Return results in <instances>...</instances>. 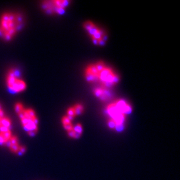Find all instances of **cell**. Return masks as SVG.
<instances>
[{
	"label": "cell",
	"mask_w": 180,
	"mask_h": 180,
	"mask_svg": "<svg viewBox=\"0 0 180 180\" xmlns=\"http://www.w3.org/2000/svg\"><path fill=\"white\" fill-rule=\"evenodd\" d=\"M25 19L21 14L7 11L0 15V39L11 42L24 28Z\"/></svg>",
	"instance_id": "6da1fadb"
},
{
	"label": "cell",
	"mask_w": 180,
	"mask_h": 180,
	"mask_svg": "<svg viewBox=\"0 0 180 180\" xmlns=\"http://www.w3.org/2000/svg\"><path fill=\"white\" fill-rule=\"evenodd\" d=\"M14 110L25 131L30 137L35 136L38 131L39 124L36 111L33 108L25 106L23 103L19 101L15 103Z\"/></svg>",
	"instance_id": "7a4b0ae2"
},
{
	"label": "cell",
	"mask_w": 180,
	"mask_h": 180,
	"mask_svg": "<svg viewBox=\"0 0 180 180\" xmlns=\"http://www.w3.org/2000/svg\"><path fill=\"white\" fill-rule=\"evenodd\" d=\"M5 86L8 92L14 95L24 93L27 89V83L16 68L9 69L5 76Z\"/></svg>",
	"instance_id": "3957f363"
},
{
	"label": "cell",
	"mask_w": 180,
	"mask_h": 180,
	"mask_svg": "<svg viewBox=\"0 0 180 180\" xmlns=\"http://www.w3.org/2000/svg\"><path fill=\"white\" fill-rule=\"evenodd\" d=\"M42 9L48 15H62L65 13L64 0L44 1L41 4Z\"/></svg>",
	"instance_id": "277c9868"
},
{
	"label": "cell",
	"mask_w": 180,
	"mask_h": 180,
	"mask_svg": "<svg viewBox=\"0 0 180 180\" xmlns=\"http://www.w3.org/2000/svg\"><path fill=\"white\" fill-rule=\"evenodd\" d=\"M7 146L8 147L10 152L15 155H22L26 152V147L20 144L18 137L15 135L11 138Z\"/></svg>",
	"instance_id": "5b68a950"
},
{
	"label": "cell",
	"mask_w": 180,
	"mask_h": 180,
	"mask_svg": "<svg viewBox=\"0 0 180 180\" xmlns=\"http://www.w3.org/2000/svg\"><path fill=\"white\" fill-rule=\"evenodd\" d=\"M12 121L5 113L2 105L0 103V131L12 129Z\"/></svg>",
	"instance_id": "8992f818"
},
{
	"label": "cell",
	"mask_w": 180,
	"mask_h": 180,
	"mask_svg": "<svg viewBox=\"0 0 180 180\" xmlns=\"http://www.w3.org/2000/svg\"><path fill=\"white\" fill-rule=\"evenodd\" d=\"M115 73L110 68L106 67L103 71L99 72V78L103 83L111 82Z\"/></svg>",
	"instance_id": "52a82bcc"
},
{
	"label": "cell",
	"mask_w": 180,
	"mask_h": 180,
	"mask_svg": "<svg viewBox=\"0 0 180 180\" xmlns=\"http://www.w3.org/2000/svg\"><path fill=\"white\" fill-rule=\"evenodd\" d=\"M13 135L12 129L0 131V145L7 146Z\"/></svg>",
	"instance_id": "ba28073f"
},
{
	"label": "cell",
	"mask_w": 180,
	"mask_h": 180,
	"mask_svg": "<svg viewBox=\"0 0 180 180\" xmlns=\"http://www.w3.org/2000/svg\"><path fill=\"white\" fill-rule=\"evenodd\" d=\"M86 73H89V74H91L95 76L98 77L99 78V72L97 71L96 67L95 66V64H93V65H90L88 66L86 69L85 71Z\"/></svg>",
	"instance_id": "9c48e42d"
},
{
	"label": "cell",
	"mask_w": 180,
	"mask_h": 180,
	"mask_svg": "<svg viewBox=\"0 0 180 180\" xmlns=\"http://www.w3.org/2000/svg\"><path fill=\"white\" fill-rule=\"evenodd\" d=\"M75 115H79L82 113L83 111V107L81 104H76L75 106L73 107Z\"/></svg>",
	"instance_id": "30bf717a"
},
{
	"label": "cell",
	"mask_w": 180,
	"mask_h": 180,
	"mask_svg": "<svg viewBox=\"0 0 180 180\" xmlns=\"http://www.w3.org/2000/svg\"><path fill=\"white\" fill-rule=\"evenodd\" d=\"M97 78H98V77H97V76H95L91 74L86 73L85 72L86 80L89 82H92L96 81Z\"/></svg>",
	"instance_id": "8fae6325"
},
{
	"label": "cell",
	"mask_w": 180,
	"mask_h": 180,
	"mask_svg": "<svg viewBox=\"0 0 180 180\" xmlns=\"http://www.w3.org/2000/svg\"><path fill=\"white\" fill-rule=\"evenodd\" d=\"M104 93V89H100V88H97L96 89L94 90V95L99 98H101V97L103 96Z\"/></svg>",
	"instance_id": "7c38bea8"
},
{
	"label": "cell",
	"mask_w": 180,
	"mask_h": 180,
	"mask_svg": "<svg viewBox=\"0 0 180 180\" xmlns=\"http://www.w3.org/2000/svg\"><path fill=\"white\" fill-rule=\"evenodd\" d=\"M95 66L96 67V69L99 72H100L101 71H103L106 68V65H105L104 62L102 61L98 62L97 63H96L95 64Z\"/></svg>",
	"instance_id": "4fadbf2b"
},
{
	"label": "cell",
	"mask_w": 180,
	"mask_h": 180,
	"mask_svg": "<svg viewBox=\"0 0 180 180\" xmlns=\"http://www.w3.org/2000/svg\"><path fill=\"white\" fill-rule=\"evenodd\" d=\"M95 25L93 24L92 22L91 21H86L85 22L84 24H83V28H85V30H86L87 31L89 30L90 29L92 28L93 26H95Z\"/></svg>",
	"instance_id": "5bb4252c"
},
{
	"label": "cell",
	"mask_w": 180,
	"mask_h": 180,
	"mask_svg": "<svg viewBox=\"0 0 180 180\" xmlns=\"http://www.w3.org/2000/svg\"><path fill=\"white\" fill-rule=\"evenodd\" d=\"M104 35V33L101 30H99L98 32L97 33L95 34L93 36H92V38H95V39H96V40H99L100 39H101L102 38V36Z\"/></svg>",
	"instance_id": "9a60e30c"
},
{
	"label": "cell",
	"mask_w": 180,
	"mask_h": 180,
	"mask_svg": "<svg viewBox=\"0 0 180 180\" xmlns=\"http://www.w3.org/2000/svg\"><path fill=\"white\" fill-rule=\"evenodd\" d=\"M82 126L80 124H78L76 125V126L73 128V130L75 132V133H79L80 134H82Z\"/></svg>",
	"instance_id": "2e32d148"
},
{
	"label": "cell",
	"mask_w": 180,
	"mask_h": 180,
	"mask_svg": "<svg viewBox=\"0 0 180 180\" xmlns=\"http://www.w3.org/2000/svg\"><path fill=\"white\" fill-rule=\"evenodd\" d=\"M99 30V29L96 27V26H93L92 28L90 29V30H88V33L90 34V36L92 37V36H93L95 34L97 33V32H98Z\"/></svg>",
	"instance_id": "e0dca14e"
},
{
	"label": "cell",
	"mask_w": 180,
	"mask_h": 180,
	"mask_svg": "<svg viewBox=\"0 0 180 180\" xmlns=\"http://www.w3.org/2000/svg\"><path fill=\"white\" fill-rule=\"evenodd\" d=\"M61 122L62 125H65V124H71V120L68 118L67 116H64L61 119Z\"/></svg>",
	"instance_id": "ac0fdd59"
},
{
	"label": "cell",
	"mask_w": 180,
	"mask_h": 180,
	"mask_svg": "<svg viewBox=\"0 0 180 180\" xmlns=\"http://www.w3.org/2000/svg\"><path fill=\"white\" fill-rule=\"evenodd\" d=\"M67 115L68 116H72V117H75V111H74V109L72 107H70L69 108L68 110H67Z\"/></svg>",
	"instance_id": "d6986e66"
},
{
	"label": "cell",
	"mask_w": 180,
	"mask_h": 180,
	"mask_svg": "<svg viewBox=\"0 0 180 180\" xmlns=\"http://www.w3.org/2000/svg\"><path fill=\"white\" fill-rule=\"evenodd\" d=\"M108 125H109V128H111V129H114L116 127V123L114 121V119H111L108 122Z\"/></svg>",
	"instance_id": "ffe728a7"
},
{
	"label": "cell",
	"mask_w": 180,
	"mask_h": 180,
	"mask_svg": "<svg viewBox=\"0 0 180 180\" xmlns=\"http://www.w3.org/2000/svg\"><path fill=\"white\" fill-rule=\"evenodd\" d=\"M119 81V77L118 75L117 74H114V76H113V80H112V83L113 85H115L117 83H118Z\"/></svg>",
	"instance_id": "44dd1931"
},
{
	"label": "cell",
	"mask_w": 180,
	"mask_h": 180,
	"mask_svg": "<svg viewBox=\"0 0 180 180\" xmlns=\"http://www.w3.org/2000/svg\"><path fill=\"white\" fill-rule=\"evenodd\" d=\"M64 128V129L66 130L67 131H70L71 130H72L73 129V126L72 125V124H65V125H63Z\"/></svg>",
	"instance_id": "7402d4cb"
},
{
	"label": "cell",
	"mask_w": 180,
	"mask_h": 180,
	"mask_svg": "<svg viewBox=\"0 0 180 180\" xmlns=\"http://www.w3.org/2000/svg\"><path fill=\"white\" fill-rule=\"evenodd\" d=\"M75 131L72 129V130H71L70 131H68V135L69 137H75Z\"/></svg>",
	"instance_id": "603a6c76"
},
{
	"label": "cell",
	"mask_w": 180,
	"mask_h": 180,
	"mask_svg": "<svg viewBox=\"0 0 180 180\" xmlns=\"http://www.w3.org/2000/svg\"><path fill=\"white\" fill-rule=\"evenodd\" d=\"M98 44L101 46H104L106 44V42H104V40H103L102 39H100L98 42Z\"/></svg>",
	"instance_id": "cb8c5ba5"
},
{
	"label": "cell",
	"mask_w": 180,
	"mask_h": 180,
	"mask_svg": "<svg viewBox=\"0 0 180 180\" xmlns=\"http://www.w3.org/2000/svg\"><path fill=\"white\" fill-rule=\"evenodd\" d=\"M92 42H93V43L95 44V45H97L98 44V42L99 40H96V39H95V38H92Z\"/></svg>",
	"instance_id": "d4e9b609"
},
{
	"label": "cell",
	"mask_w": 180,
	"mask_h": 180,
	"mask_svg": "<svg viewBox=\"0 0 180 180\" xmlns=\"http://www.w3.org/2000/svg\"><path fill=\"white\" fill-rule=\"evenodd\" d=\"M81 134L79 133H75V137H74V138H79V137H81Z\"/></svg>",
	"instance_id": "484cf974"
}]
</instances>
